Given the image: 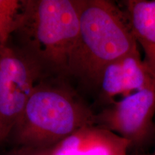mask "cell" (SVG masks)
I'll return each mask as SVG.
<instances>
[{"instance_id":"cell-8","label":"cell","mask_w":155,"mask_h":155,"mask_svg":"<svg viewBox=\"0 0 155 155\" xmlns=\"http://www.w3.org/2000/svg\"><path fill=\"white\" fill-rule=\"evenodd\" d=\"M124 5L131 32L144 50V63L155 78V0H127Z\"/></svg>"},{"instance_id":"cell-6","label":"cell","mask_w":155,"mask_h":155,"mask_svg":"<svg viewBox=\"0 0 155 155\" xmlns=\"http://www.w3.org/2000/svg\"><path fill=\"white\" fill-rule=\"evenodd\" d=\"M154 85L155 78L141 55H130L110 63L104 69L97 89H99L101 98L110 104L116 96H127Z\"/></svg>"},{"instance_id":"cell-10","label":"cell","mask_w":155,"mask_h":155,"mask_svg":"<svg viewBox=\"0 0 155 155\" xmlns=\"http://www.w3.org/2000/svg\"><path fill=\"white\" fill-rule=\"evenodd\" d=\"M4 134H5V132H4L2 126L1 121H0V135H3Z\"/></svg>"},{"instance_id":"cell-4","label":"cell","mask_w":155,"mask_h":155,"mask_svg":"<svg viewBox=\"0 0 155 155\" xmlns=\"http://www.w3.org/2000/svg\"><path fill=\"white\" fill-rule=\"evenodd\" d=\"M41 78L33 65L9 43L0 47V121L13 128Z\"/></svg>"},{"instance_id":"cell-9","label":"cell","mask_w":155,"mask_h":155,"mask_svg":"<svg viewBox=\"0 0 155 155\" xmlns=\"http://www.w3.org/2000/svg\"><path fill=\"white\" fill-rule=\"evenodd\" d=\"M22 0H0V47L9 43Z\"/></svg>"},{"instance_id":"cell-2","label":"cell","mask_w":155,"mask_h":155,"mask_svg":"<svg viewBox=\"0 0 155 155\" xmlns=\"http://www.w3.org/2000/svg\"><path fill=\"white\" fill-rule=\"evenodd\" d=\"M80 34L74 78L97 88L104 69L130 55H140L124 11L108 0H79Z\"/></svg>"},{"instance_id":"cell-7","label":"cell","mask_w":155,"mask_h":155,"mask_svg":"<svg viewBox=\"0 0 155 155\" xmlns=\"http://www.w3.org/2000/svg\"><path fill=\"white\" fill-rule=\"evenodd\" d=\"M130 143L111 131L89 125L56 145L51 155H127Z\"/></svg>"},{"instance_id":"cell-11","label":"cell","mask_w":155,"mask_h":155,"mask_svg":"<svg viewBox=\"0 0 155 155\" xmlns=\"http://www.w3.org/2000/svg\"><path fill=\"white\" fill-rule=\"evenodd\" d=\"M154 155H155V154H154Z\"/></svg>"},{"instance_id":"cell-5","label":"cell","mask_w":155,"mask_h":155,"mask_svg":"<svg viewBox=\"0 0 155 155\" xmlns=\"http://www.w3.org/2000/svg\"><path fill=\"white\" fill-rule=\"evenodd\" d=\"M154 114L155 85L110 103L95 116V123L137 144L152 132Z\"/></svg>"},{"instance_id":"cell-3","label":"cell","mask_w":155,"mask_h":155,"mask_svg":"<svg viewBox=\"0 0 155 155\" xmlns=\"http://www.w3.org/2000/svg\"><path fill=\"white\" fill-rule=\"evenodd\" d=\"M62 81L42 79L35 86L13 127L22 142H60L81 128L96 124V115Z\"/></svg>"},{"instance_id":"cell-1","label":"cell","mask_w":155,"mask_h":155,"mask_svg":"<svg viewBox=\"0 0 155 155\" xmlns=\"http://www.w3.org/2000/svg\"><path fill=\"white\" fill-rule=\"evenodd\" d=\"M79 34V0H22L11 38L42 80H63L74 78Z\"/></svg>"}]
</instances>
